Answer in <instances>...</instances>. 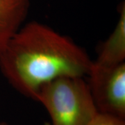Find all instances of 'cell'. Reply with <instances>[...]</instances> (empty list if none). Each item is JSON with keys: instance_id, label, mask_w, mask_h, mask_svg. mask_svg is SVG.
Wrapping results in <instances>:
<instances>
[{"instance_id": "obj_1", "label": "cell", "mask_w": 125, "mask_h": 125, "mask_svg": "<svg viewBox=\"0 0 125 125\" xmlns=\"http://www.w3.org/2000/svg\"><path fill=\"white\" fill-rule=\"evenodd\" d=\"M93 62L70 38L37 22L20 27L0 54V70L9 83L34 100L52 81L88 76Z\"/></svg>"}, {"instance_id": "obj_2", "label": "cell", "mask_w": 125, "mask_h": 125, "mask_svg": "<svg viewBox=\"0 0 125 125\" xmlns=\"http://www.w3.org/2000/svg\"><path fill=\"white\" fill-rule=\"evenodd\" d=\"M52 125H88L97 110L83 77H61L41 87L36 97Z\"/></svg>"}, {"instance_id": "obj_3", "label": "cell", "mask_w": 125, "mask_h": 125, "mask_svg": "<svg viewBox=\"0 0 125 125\" xmlns=\"http://www.w3.org/2000/svg\"><path fill=\"white\" fill-rule=\"evenodd\" d=\"M88 83L97 111L125 119V62L93 66Z\"/></svg>"}, {"instance_id": "obj_4", "label": "cell", "mask_w": 125, "mask_h": 125, "mask_svg": "<svg viewBox=\"0 0 125 125\" xmlns=\"http://www.w3.org/2000/svg\"><path fill=\"white\" fill-rule=\"evenodd\" d=\"M120 18L115 29L103 43L93 65L97 67H111L125 60V5L120 6Z\"/></svg>"}, {"instance_id": "obj_5", "label": "cell", "mask_w": 125, "mask_h": 125, "mask_svg": "<svg viewBox=\"0 0 125 125\" xmlns=\"http://www.w3.org/2000/svg\"><path fill=\"white\" fill-rule=\"evenodd\" d=\"M29 9V0H0V54L22 27Z\"/></svg>"}, {"instance_id": "obj_6", "label": "cell", "mask_w": 125, "mask_h": 125, "mask_svg": "<svg viewBox=\"0 0 125 125\" xmlns=\"http://www.w3.org/2000/svg\"><path fill=\"white\" fill-rule=\"evenodd\" d=\"M88 125H125V119L97 112Z\"/></svg>"}, {"instance_id": "obj_7", "label": "cell", "mask_w": 125, "mask_h": 125, "mask_svg": "<svg viewBox=\"0 0 125 125\" xmlns=\"http://www.w3.org/2000/svg\"><path fill=\"white\" fill-rule=\"evenodd\" d=\"M0 125H8L6 123H5V122H1V123H0Z\"/></svg>"}]
</instances>
